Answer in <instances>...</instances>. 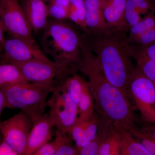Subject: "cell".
I'll return each instance as SVG.
<instances>
[{"label": "cell", "mask_w": 155, "mask_h": 155, "mask_svg": "<svg viewBox=\"0 0 155 155\" xmlns=\"http://www.w3.org/2000/svg\"><path fill=\"white\" fill-rule=\"evenodd\" d=\"M129 30L126 24L111 26L107 24L82 34L97 58L106 78L128 97L127 87L135 70L131 60L132 45L128 41Z\"/></svg>", "instance_id": "6da1fadb"}, {"label": "cell", "mask_w": 155, "mask_h": 155, "mask_svg": "<svg viewBox=\"0 0 155 155\" xmlns=\"http://www.w3.org/2000/svg\"><path fill=\"white\" fill-rule=\"evenodd\" d=\"M81 49V59L76 67L87 78L95 110L111 121L114 126L129 130L137 125L130 99L106 78L97 58L82 35Z\"/></svg>", "instance_id": "7a4b0ae2"}, {"label": "cell", "mask_w": 155, "mask_h": 155, "mask_svg": "<svg viewBox=\"0 0 155 155\" xmlns=\"http://www.w3.org/2000/svg\"><path fill=\"white\" fill-rule=\"evenodd\" d=\"M42 31L44 52L56 63L76 67L81 57V34L78 29L66 20L50 19Z\"/></svg>", "instance_id": "3957f363"}, {"label": "cell", "mask_w": 155, "mask_h": 155, "mask_svg": "<svg viewBox=\"0 0 155 155\" xmlns=\"http://www.w3.org/2000/svg\"><path fill=\"white\" fill-rule=\"evenodd\" d=\"M56 85L26 82L0 89L5 97V107L21 110L33 123L45 114L48 96Z\"/></svg>", "instance_id": "277c9868"}, {"label": "cell", "mask_w": 155, "mask_h": 155, "mask_svg": "<svg viewBox=\"0 0 155 155\" xmlns=\"http://www.w3.org/2000/svg\"><path fill=\"white\" fill-rule=\"evenodd\" d=\"M14 64L28 82L40 84L56 85L78 71L76 67L58 64L51 60H34Z\"/></svg>", "instance_id": "5b68a950"}, {"label": "cell", "mask_w": 155, "mask_h": 155, "mask_svg": "<svg viewBox=\"0 0 155 155\" xmlns=\"http://www.w3.org/2000/svg\"><path fill=\"white\" fill-rule=\"evenodd\" d=\"M128 96L141 120L155 123V85L135 68L127 87Z\"/></svg>", "instance_id": "8992f818"}, {"label": "cell", "mask_w": 155, "mask_h": 155, "mask_svg": "<svg viewBox=\"0 0 155 155\" xmlns=\"http://www.w3.org/2000/svg\"><path fill=\"white\" fill-rule=\"evenodd\" d=\"M59 82L48 100L49 114L57 129L68 133L78 118V106Z\"/></svg>", "instance_id": "52a82bcc"}, {"label": "cell", "mask_w": 155, "mask_h": 155, "mask_svg": "<svg viewBox=\"0 0 155 155\" xmlns=\"http://www.w3.org/2000/svg\"><path fill=\"white\" fill-rule=\"evenodd\" d=\"M0 16L10 36L35 43L22 5L18 0H0Z\"/></svg>", "instance_id": "ba28073f"}, {"label": "cell", "mask_w": 155, "mask_h": 155, "mask_svg": "<svg viewBox=\"0 0 155 155\" xmlns=\"http://www.w3.org/2000/svg\"><path fill=\"white\" fill-rule=\"evenodd\" d=\"M33 123L30 117L21 111L9 119L0 122L3 139L18 155H23Z\"/></svg>", "instance_id": "9c48e42d"}, {"label": "cell", "mask_w": 155, "mask_h": 155, "mask_svg": "<svg viewBox=\"0 0 155 155\" xmlns=\"http://www.w3.org/2000/svg\"><path fill=\"white\" fill-rule=\"evenodd\" d=\"M2 56L3 62L13 64L34 60H51L36 43H31L12 36L5 39L3 45Z\"/></svg>", "instance_id": "30bf717a"}, {"label": "cell", "mask_w": 155, "mask_h": 155, "mask_svg": "<svg viewBox=\"0 0 155 155\" xmlns=\"http://www.w3.org/2000/svg\"><path fill=\"white\" fill-rule=\"evenodd\" d=\"M54 127L49 113L45 114L33 123L23 155H33L43 145L51 141Z\"/></svg>", "instance_id": "8fae6325"}, {"label": "cell", "mask_w": 155, "mask_h": 155, "mask_svg": "<svg viewBox=\"0 0 155 155\" xmlns=\"http://www.w3.org/2000/svg\"><path fill=\"white\" fill-rule=\"evenodd\" d=\"M33 32L43 30L49 19L48 5L44 0H23L22 5Z\"/></svg>", "instance_id": "7c38bea8"}, {"label": "cell", "mask_w": 155, "mask_h": 155, "mask_svg": "<svg viewBox=\"0 0 155 155\" xmlns=\"http://www.w3.org/2000/svg\"><path fill=\"white\" fill-rule=\"evenodd\" d=\"M126 5V0H103V16L107 25L119 26L126 24L125 20Z\"/></svg>", "instance_id": "4fadbf2b"}, {"label": "cell", "mask_w": 155, "mask_h": 155, "mask_svg": "<svg viewBox=\"0 0 155 155\" xmlns=\"http://www.w3.org/2000/svg\"><path fill=\"white\" fill-rule=\"evenodd\" d=\"M121 136V155H152L143 145L137 140L130 131L124 127L115 126Z\"/></svg>", "instance_id": "5bb4252c"}, {"label": "cell", "mask_w": 155, "mask_h": 155, "mask_svg": "<svg viewBox=\"0 0 155 155\" xmlns=\"http://www.w3.org/2000/svg\"><path fill=\"white\" fill-rule=\"evenodd\" d=\"M102 2L103 0H84L87 30H95L107 24L103 16Z\"/></svg>", "instance_id": "9a60e30c"}, {"label": "cell", "mask_w": 155, "mask_h": 155, "mask_svg": "<svg viewBox=\"0 0 155 155\" xmlns=\"http://www.w3.org/2000/svg\"><path fill=\"white\" fill-rule=\"evenodd\" d=\"M113 126L111 121L101 116V122L95 137L79 151V155H98L100 147Z\"/></svg>", "instance_id": "2e32d148"}, {"label": "cell", "mask_w": 155, "mask_h": 155, "mask_svg": "<svg viewBox=\"0 0 155 155\" xmlns=\"http://www.w3.org/2000/svg\"><path fill=\"white\" fill-rule=\"evenodd\" d=\"M29 82L23 77L18 67L8 62L0 63V88L15 84Z\"/></svg>", "instance_id": "e0dca14e"}, {"label": "cell", "mask_w": 155, "mask_h": 155, "mask_svg": "<svg viewBox=\"0 0 155 155\" xmlns=\"http://www.w3.org/2000/svg\"><path fill=\"white\" fill-rule=\"evenodd\" d=\"M78 119L81 122L87 121L92 116L95 111L94 100L88 81L84 84L83 91L78 104Z\"/></svg>", "instance_id": "ac0fdd59"}, {"label": "cell", "mask_w": 155, "mask_h": 155, "mask_svg": "<svg viewBox=\"0 0 155 155\" xmlns=\"http://www.w3.org/2000/svg\"><path fill=\"white\" fill-rule=\"evenodd\" d=\"M85 81L81 75L76 72L64 78L59 83L68 92L78 106L83 91L84 84Z\"/></svg>", "instance_id": "d6986e66"}, {"label": "cell", "mask_w": 155, "mask_h": 155, "mask_svg": "<svg viewBox=\"0 0 155 155\" xmlns=\"http://www.w3.org/2000/svg\"><path fill=\"white\" fill-rule=\"evenodd\" d=\"M133 46L131 58L137 61L135 67L155 85V61L150 60Z\"/></svg>", "instance_id": "ffe728a7"}, {"label": "cell", "mask_w": 155, "mask_h": 155, "mask_svg": "<svg viewBox=\"0 0 155 155\" xmlns=\"http://www.w3.org/2000/svg\"><path fill=\"white\" fill-rule=\"evenodd\" d=\"M57 146L55 155H77L78 150L69 134L57 129L54 140Z\"/></svg>", "instance_id": "44dd1931"}, {"label": "cell", "mask_w": 155, "mask_h": 155, "mask_svg": "<svg viewBox=\"0 0 155 155\" xmlns=\"http://www.w3.org/2000/svg\"><path fill=\"white\" fill-rule=\"evenodd\" d=\"M121 136L114 125L101 146L98 155H120Z\"/></svg>", "instance_id": "7402d4cb"}, {"label": "cell", "mask_w": 155, "mask_h": 155, "mask_svg": "<svg viewBox=\"0 0 155 155\" xmlns=\"http://www.w3.org/2000/svg\"><path fill=\"white\" fill-rule=\"evenodd\" d=\"M69 19L79 26L82 32L87 30L85 24V8L84 0H70Z\"/></svg>", "instance_id": "603a6c76"}, {"label": "cell", "mask_w": 155, "mask_h": 155, "mask_svg": "<svg viewBox=\"0 0 155 155\" xmlns=\"http://www.w3.org/2000/svg\"><path fill=\"white\" fill-rule=\"evenodd\" d=\"M154 14H148L136 24L130 27L128 34V41L130 44L142 34L155 27V17Z\"/></svg>", "instance_id": "cb8c5ba5"}, {"label": "cell", "mask_w": 155, "mask_h": 155, "mask_svg": "<svg viewBox=\"0 0 155 155\" xmlns=\"http://www.w3.org/2000/svg\"><path fill=\"white\" fill-rule=\"evenodd\" d=\"M85 123L86 122L81 121L78 117L77 121L67 133L71 136L73 140L75 142L78 152L90 142L85 133Z\"/></svg>", "instance_id": "d4e9b609"}, {"label": "cell", "mask_w": 155, "mask_h": 155, "mask_svg": "<svg viewBox=\"0 0 155 155\" xmlns=\"http://www.w3.org/2000/svg\"><path fill=\"white\" fill-rule=\"evenodd\" d=\"M137 140L143 145L152 155H155V140L137 125L128 130Z\"/></svg>", "instance_id": "484cf974"}, {"label": "cell", "mask_w": 155, "mask_h": 155, "mask_svg": "<svg viewBox=\"0 0 155 155\" xmlns=\"http://www.w3.org/2000/svg\"><path fill=\"white\" fill-rule=\"evenodd\" d=\"M140 15L133 0H126L125 20V23L129 29L141 19Z\"/></svg>", "instance_id": "4316f807"}, {"label": "cell", "mask_w": 155, "mask_h": 155, "mask_svg": "<svg viewBox=\"0 0 155 155\" xmlns=\"http://www.w3.org/2000/svg\"><path fill=\"white\" fill-rule=\"evenodd\" d=\"M101 122L100 114L95 110L92 116L85 123V133L89 141L95 137Z\"/></svg>", "instance_id": "83f0119b"}, {"label": "cell", "mask_w": 155, "mask_h": 155, "mask_svg": "<svg viewBox=\"0 0 155 155\" xmlns=\"http://www.w3.org/2000/svg\"><path fill=\"white\" fill-rule=\"evenodd\" d=\"M155 43V27L142 34L130 44L143 48Z\"/></svg>", "instance_id": "f1b7e54d"}, {"label": "cell", "mask_w": 155, "mask_h": 155, "mask_svg": "<svg viewBox=\"0 0 155 155\" xmlns=\"http://www.w3.org/2000/svg\"><path fill=\"white\" fill-rule=\"evenodd\" d=\"M140 14H155V3L153 0H133Z\"/></svg>", "instance_id": "f546056e"}, {"label": "cell", "mask_w": 155, "mask_h": 155, "mask_svg": "<svg viewBox=\"0 0 155 155\" xmlns=\"http://www.w3.org/2000/svg\"><path fill=\"white\" fill-rule=\"evenodd\" d=\"M57 146L54 140L49 141L39 148L33 155H55Z\"/></svg>", "instance_id": "4dcf8cb0"}, {"label": "cell", "mask_w": 155, "mask_h": 155, "mask_svg": "<svg viewBox=\"0 0 155 155\" xmlns=\"http://www.w3.org/2000/svg\"><path fill=\"white\" fill-rule=\"evenodd\" d=\"M135 46L140 52L144 54L147 58L151 60L155 61V43L143 48Z\"/></svg>", "instance_id": "1f68e13d"}, {"label": "cell", "mask_w": 155, "mask_h": 155, "mask_svg": "<svg viewBox=\"0 0 155 155\" xmlns=\"http://www.w3.org/2000/svg\"><path fill=\"white\" fill-rule=\"evenodd\" d=\"M141 121L140 127L155 140V123Z\"/></svg>", "instance_id": "d6a6232c"}, {"label": "cell", "mask_w": 155, "mask_h": 155, "mask_svg": "<svg viewBox=\"0 0 155 155\" xmlns=\"http://www.w3.org/2000/svg\"><path fill=\"white\" fill-rule=\"evenodd\" d=\"M0 155H18L5 140L0 142Z\"/></svg>", "instance_id": "836d02e7"}, {"label": "cell", "mask_w": 155, "mask_h": 155, "mask_svg": "<svg viewBox=\"0 0 155 155\" xmlns=\"http://www.w3.org/2000/svg\"><path fill=\"white\" fill-rule=\"evenodd\" d=\"M5 32H6V29L0 16V54H2L3 53V44L6 38L5 36Z\"/></svg>", "instance_id": "e575fe53"}, {"label": "cell", "mask_w": 155, "mask_h": 155, "mask_svg": "<svg viewBox=\"0 0 155 155\" xmlns=\"http://www.w3.org/2000/svg\"><path fill=\"white\" fill-rule=\"evenodd\" d=\"M6 108L5 103V97L2 92L0 89V122H1V116L3 110Z\"/></svg>", "instance_id": "d590c367"}, {"label": "cell", "mask_w": 155, "mask_h": 155, "mask_svg": "<svg viewBox=\"0 0 155 155\" xmlns=\"http://www.w3.org/2000/svg\"><path fill=\"white\" fill-rule=\"evenodd\" d=\"M3 62L2 54H0V63Z\"/></svg>", "instance_id": "8d00e7d4"}, {"label": "cell", "mask_w": 155, "mask_h": 155, "mask_svg": "<svg viewBox=\"0 0 155 155\" xmlns=\"http://www.w3.org/2000/svg\"><path fill=\"white\" fill-rule=\"evenodd\" d=\"M44 1L45 2H49L51 0H44Z\"/></svg>", "instance_id": "74e56055"}, {"label": "cell", "mask_w": 155, "mask_h": 155, "mask_svg": "<svg viewBox=\"0 0 155 155\" xmlns=\"http://www.w3.org/2000/svg\"><path fill=\"white\" fill-rule=\"evenodd\" d=\"M153 1L155 3V0H153Z\"/></svg>", "instance_id": "f35d334b"}]
</instances>
